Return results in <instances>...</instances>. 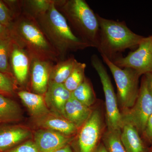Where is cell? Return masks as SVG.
<instances>
[{"instance_id":"obj_1","label":"cell","mask_w":152,"mask_h":152,"mask_svg":"<svg viewBox=\"0 0 152 152\" xmlns=\"http://www.w3.org/2000/svg\"><path fill=\"white\" fill-rule=\"evenodd\" d=\"M13 39L29 55L31 58L57 63L60 58L32 15L23 9L15 14L10 30Z\"/></svg>"},{"instance_id":"obj_2","label":"cell","mask_w":152,"mask_h":152,"mask_svg":"<svg viewBox=\"0 0 152 152\" xmlns=\"http://www.w3.org/2000/svg\"><path fill=\"white\" fill-rule=\"evenodd\" d=\"M32 15L60 59L64 60L70 52L91 47L74 34L66 18L57 9L55 1L47 10Z\"/></svg>"},{"instance_id":"obj_3","label":"cell","mask_w":152,"mask_h":152,"mask_svg":"<svg viewBox=\"0 0 152 152\" xmlns=\"http://www.w3.org/2000/svg\"><path fill=\"white\" fill-rule=\"evenodd\" d=\"M57 9L82 39L91 47L97 48L99 25L96 14L85 0L55 1Z\"/></svg>"},{"instance_id":"obj_4","label":"cell","mask_w":152,"mask_h":152,"mask_svg":"<svg viewBox=\"0 0 152 152\" xmlns=\"http://www.w3.org/2000/svg\"><path fill=\"white\" fill-rule=\"evenodd\" d=\"M96 15L100 28L97 49L101 55L110 61L126 49L138 47L145 38L132 31L125 22L104 18Z\"/></svg>"},{"instance_id":"obj_5","label":"cell","mask_w":152,"mask_h":152,"mask_svg":"<svg viewBox=\"0 0 152 152\" xmlns=\"http://www.w3.org/2000/svg\"><path fill=\"white\" fill-rule=\"evenodd\" d=\"M101 56L104 62L110 69L116 84L117 99L121 107L124 111L129 110L134 105L138 96L139 79L141 75L131 68L122 69L107 57L103 55Z\"/></svg>"},{"instance_id":"obj_6","label":"cell","mask_w":152,"mask_h":152,"mask_svg":"<svg viewBox=\"0 0 152 152\" xmlns=\"http://www.w3.org/2000/svg\"><path fill=\"white\" fill-rule=\"evenodd\" d=\"M91 63L97 72L102 85L108 130L121 131L123 125L122 115L119 110L118 99L106 68L96 55L92 56Z\"/></svg>"},{"instance_id":"obj_7","label":"cell","mask_w":152,"mask_h":152,"mask_svg":"<svg viewBox=\"0 0 152 152\" xmlns=\"http://www.w3.org/2000/svg\"><path fill=\"white\" fill-rule=\"evenodd\" d=\"M152 114V96L147 88L144 76L135 103L122 115L123 122L132 125L139 133L143 134L147 121Z\"/></svg>"},{"instance_id":"obj_8","label":"cell","mask_w":152,"mask_h":152,"mask_svg":"<svg viewBox=\"0 0 152 152\" xmlns=\"http://www.w3.org/2000/svg\"><path fill=\"white\" fill-rule=\"evenodd\" d=\"M152 36L144 38L138 48L125 57L118 56L112 61L119 67L135 70L141 75L152 72Z\"/></svg>"},{"instance_id":"obj_9","label":"cell","mask_w":152,"mask_h":152,"mask_svg":"<svg viewBox=\"0 0 152 152\" xmlns=\"http://www.w3.org/2000/svg\"><path fill=\"white\" fill-rule=\"evenodd\" d=\"M102 130V121L100 112L93 110L79 132L77 144V152H94L99 145Z\"/></svg>"},{"instance_id":"obj_10","label":"cell","mask_w":152,"mask_h":152,"mask_svg":"<svg viewBox=\"0 0 152 152\" xmlns=\"http://www.w3.org/2000/svg\"><path fill=\"white\" fill-rule=\"evenodd\" d=\"M10 62L11 69L17 81L20 84H24L28 76L31 57L13 39L10 52Z\"/></svg>"},{"instance_id":"obj_11","label":"cell","mask_w":152,"mask_h":152,"mask_svg":"<svg viewBox=\"0 0 152 152\" xmlns=\"http://www.w3.org/2000/svg\"><path fill=\"white\" fill-rule=\"evenodd\" d=\"M53 65V63L49 61L31 58V87L36 94L44 96L46 92Z\"/></svg>"},{"instance_id":"obj_12","label":"cell","mask_w":152,"mask_h":152,"mask_svg":"<svg viewBox=\"0 0 152 152\" xmlns=\"http://www.w3.org/2000/svg\"><path fill=\"white\" fill-rule=\"evenodd\" d=\"M44 96L50 112L65 118V107L72 96V93L64 84L49 83L48 90Z\"/></svg>"},{"instance_id":"obj_13","label":"cell","mask_w":152,"mask_h":152,"mask_svg":"<svg viewBox=\"0 0 152 152\" xmlns=\"http://www.w3.org/2000/svg\"><path fill=\"white\" fill-rule=\"evenodd\" d=\"M34 140L40 152H54L69 145L71 139L58 132L41 129L34 133Z\"/></svg>"},{"instance_id":"obj_14","label":"cell","mask_w":152,"mask_h":152,"mask_svg":"<svg viewBox=\"0 0 152 152\" xmlns=\"http://www.w3.org/2000/svg\"><path fill=\"white\" fill-rule=\"evenodd\" d=\"M36 123L43 129L50 130L69 137L77 130V128L64 117L52 113L36 118Z\"/></svg>"},{"instance_id":"obj_15","label":"cell","mask_w":152,"mask_h":152,"mask_svg":"<svg viewBox=\"0 0 152 152\" xmlns=\"http://www.w3.org/2000/svg\"><path fill=\"white\" fill-rule=\"evenodd\" d=\"M93 110L72 96L65 107V118L77 128H81L89 118Z\"/></svg>"},{"instance_id":"obj_16","label":"cell","mask_w":152,"mask_h":152,"mask_svg":"<svg viewBox=\"0 0 152 152\" xmlns=\"http://www.w3.org/2000/svg\"><path fill=\"white\" fill-rule=\"evenodd\" d=\"M30 131L20 126L0 129V152L8 151L31 135Z\"/></svg>"},{"instance_id":"obj_17","label":"cell","mask_w":152,"mask_h":152,"mask_svg":"<svg viewBox=\"0 0 152 152\" xmlns=\"http://www.w3.org/2000/svg\"><path fill=\"white\" fill-rule=\"evenodd\" d=\"M18 95L31 114L36 118L51 113L47 107L43 95L25 91H20Z\"/></svg>"},{"instance_id":"obj_18","label":"cell","mask_w":152,"mask_h":152,"mask_svg":"<svg viewBox=\"0 0 152 152\" xmlns=\"http://www.w3.org/2000/svg\"><path fill=\"white\" fill-rule=\"evenodd\" d=\"M121 140L126 152H146L139 132L129 123H123Z\"/></svg>"},{"instance_id":"obj_19","label":"cell","mask_w":152,"mask_h":152,"mask_svg":"<svg viewBox=\"0 0 152 152\" xmlns=\"http://www.w3.org/2000/svg\"><path fill=\"white\" fill-rule=\"evenodd\" d=\"M77 62L73 56L61 60L54 64L50 75L49 83L64 84L72 73Z\"/></svg>"},{"instance_id":"obj_20","label":"cell","mask_w":152,"mask_h":152,"mask_svg":"<svg viewBox=\"0 0 152 152\" xmlns=\"http://www.w3.org/2000/svg\"><path fill=\"white\" fill-rule=\"evenodd\" d=\"M20 107L14 101L0 94V122L16 121L20 118Z\"/></svg>"},{"instance_id":"obj_21","label":"cell","mask_w":152,"mask_h":152,"mask_svg":"<svg viewBox=\"0 0 152 152\" xmlns=\"http://www.w3.org/2000/svg\"><path fill=\"white\" fill-rule=\"evenodd\" d=\"M74 98L88 107L94 103L96 97L92 86L88 79L84 80L72 93Z\"/></svg>"},{"instance_id":"obj_22","label":"cell","mask_w":152,"mask_h":152,"mask_svg":"<svg viewBox=\"0 0 152 152\" xmlns=\"http://www.w3.org/2000/svg\"><path fill=\"white\" fill-rule=\"evenodd\" d=\"M12 39L11 36L0 38V72L11 74L10 56Z\"/></svg>"},{"instance_id":"obj_23","label":"cell","mask_w":152,"mask_h":152,"mask_svg":"<svg viewBox=\"0 0 152 152\" xmlns=\"http://www.w3.org/2000/svg\"><path fill=\"white\" fill-rule=\"evenodd\" d=\"M86 67V65L85 63L77 62L72 73L64 84L66 88L71 93L74 91L84 80L86 78L85 71Z\"/></svg>"},{"instance_id":"obj_24","label":"cell","mask_w":152,"mask_h":152,"mask_svg":"<svg viewBox=\"0 0 152 152\" xmlns=\"http://www.w3.org/2000/svg\"><path fill=\"white\" fill-rule=\"evenodd\" d=\"M121 131L107 130L103 137L104 145L108 152H126L121 140Z\"/></svg>"},{"instance_id":"obj_25","label":"cell","mask_w":152,"mask_h":152,"mask_svg":"<svg viewBox=\"0 0 152 152\" xmlns=\"http://www.w3.org/2000/svg\"><path fill=\"white\" fill-rule=\"evenodd\" d=\"M15 18V14L5 2L0 0V23L10 30L13 23Z\"/></svg>"},{"instance_id":"obj_26","label":"cell","mask_w":152,"mask_h":152,"mask_svg":"<svg viewBox=\"0 0 152 152\" xmlns=\"http://www.w3.org/2000/svg\"><path fill=\"white\" fill-rule=\"evenodd\" d=\"M14 85L8 75L0 72V94H10L13 93Z\"/></svg>"},{"instance_id":"obj_27","label":"cell","mask_w":152,"mask_h":152,"mask_svg":"<svg viewBox=\"0 0 152 152\" xmlns=\"http://www.w3.org/2000/svg\"><path fill=\"white\" fill-rule=\"evenodd\" d=\"M7 152H40L34 142L27 141L18 145Z\"/></svg>"},{"instance_id":"obj_28","label":"cell","mask_w":152,"mask_h":152,"mask_svg":"<svg viewBox=\"0 0 152 152\" xmlns=\"http://www.w3.org/2000/svg\"><path fill=\"white\" fill-rule=\"evenodd\" d=\"M142 134L149 142L152 143V114L148 119Z\"/></svg>"},{"instance_id":"obj_29","label":"cell","mask_w":152,"mask_h":152,"mask_svg":"<svg viewBox=\"0 0 152 152\" xmlns=\"http://www.w3.org/2000/svg\"><path fill=\"white\" fill-rule=\"evenodd\" d=\"M147 88L150 94L152 96V72L145 74Z\"/></svg>"},{"instance_id":"obj_30","label":"cell","mask_w":152,"mask_h":152,"mask_svg":"<svg viewBox=\"0 0 152 152\" xmlns=\"http://www.w3.org/2000/svg\"><path fill=\"white\" fill-rule=\"evenodd\" d=\"M10 36V30L0 23V38Z\"/></svg>"},{"instance_id":"obj_31","label":"cell","mask_w":152,"mask_h":152,"mask_svg":"<svg viewBox=\"0 0 152 152\" xmlns=\"http://www.w3.org/2000/svg\"><path fill=\"white\" fill-rule=\"evenodd\" d=\"M94 152H108L103 143L99 144Z\"/></svg>"},{"instance_id":"obj_32","label":"cell","mask_w":152,"mask_h":152,"mask_svg":"<svg viewBox=\"0 0 152 152\" xmlns=\"http://www.w3.org/2000/svg\"><path fill=\"white\" fill-rule=\"evenodd\" d=\"M54 152H73V151L72 150L70 146L68 145L61 148L57 150Z\"/></svg>"},{"instance_id":"obj_33","label":"cell","mask_w":152,"mask_h":152,"mask_svg":"<svg viewBox=\"0 0 152 152\" xmlns=\"http://www.w3.org/2000/svg\"><path fill=\"white\" fill-rule=\"evenodd\" d=\"M149 152H152V145L151 148V149H150Z\"/></svg>"},{"instance_id":"obj_34","label":"cell","mask_w":152,"mask_h":152,"mask_svg":"<svg viewBox=\"0 0 152 152\" xmlns=\"http://www.w3.org/2000/svg\"></svg>"}]
</instances>
